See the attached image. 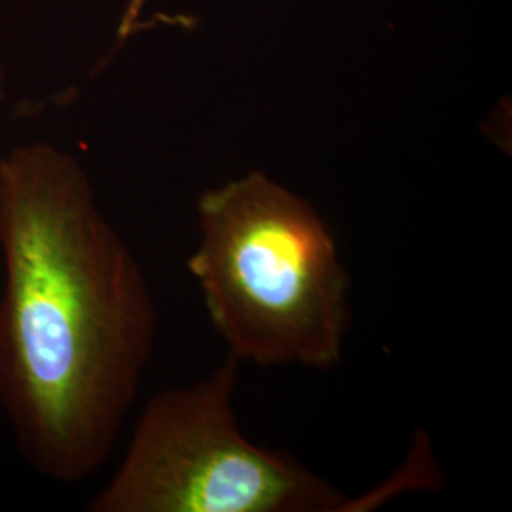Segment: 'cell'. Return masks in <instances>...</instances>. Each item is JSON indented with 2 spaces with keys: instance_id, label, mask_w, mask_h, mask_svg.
Here are the masks:
<instances>
[{
  "instance_id": "3",
  "label": "cell",
  "mask_w": 512,
  "mask_h": 512,
  "mask_svg": "<svg viewBox=\"0 0 512 512\" xmlns=\"http://www.w3.org/2000/svg\"><path fill=\"white\" fill-rule=\"evenodd\" d=\"M241 363L148 399L92 512H353L359 503L298 459L247 439L236 414Z\"/></svg>"
},
{
  "instance_id": "4",
  "label": "cell",
  "mask_w": 512,
  "mask_h": 512,
  "mask_svg": "<svg viewBox=\"0 0 512 512\" xmlns=\"http://www.w3.org/2000/svg\"><path fill=\"white\" fill-rule=\"evenodd\" d=\"M145 4H147V0H129L128 10H126V14H124L122 27H120V33H122V35H128L129 29L133 27L135 19L141 14V10H143Z\"/></svg>"
},
{
  "instance_id": "1",
  "label": "cell",
  "mask_w": 512,
  "mask_h": 512,
  "mask_svg": "<svg viewBox=\"0 0 512 512\" xmlns=\"http://www.w3.org/2000/svg\"><path fill=\"white\" fill-rule=\"evenodd\" d=\"M0 256V406L16 448L44 480H88L154 355L147 277L84 167L48 143L0 156Z\"/></svg>"
},
{
  "instance_id": "2",
  "label": "cell",
  "mask_w": 512,
  "mask_h": 512,
  "mask_svg": "<svg viewBox=\"0 0 512 512\" xmlns=\"http://www.w3.org/2000/svg\"><path fill=\"white\" fill-rule=\"evenodd\" d=\"M186 268L211 327L239 363L340 365L351 277L332 230L306 198L264 171L205 190Z\"/></svg>"
}]
</instances>
